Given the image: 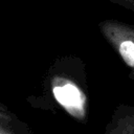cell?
<instances>
[{"mask_svg":"<svg viewBox=\"0 0 134 134\" xmlns=\"http://www.w3.org/2000/svg\"><path fill=\"white\" fill-rule=\"evenodd\" d=\"M0 134H19L18 120L0 104Z\"/></svg>","mask_w":134,"mask_h":134,"instance_id":"cell-3","label":"cell"},{"mask_svg":"<svg viewBox=\"0 0 134 134\" xmlns=\"http://www.w3.org/2000/svg\"><path fill=\"white\" fill-rule=\"evenodd\" d=\"M47 82L55 100L70 114L82 117L85 112L86 103L84 91L73 79L69 75H63L58 61L49 69Z\"/></svg>","mask_w":134,"mask_h":134,"instance_id":"cell-1","label":"cell"},{"mask_svg":"<svg viewBox=\"0 0 134 134\" xmlns=\"http://www.w3.org/2000/svg\"><path fill=\"white\" fill-rule=\"evenodd\" d=\"M102 36L129 68L134 80V26L114 19L103 20L97 25Z\"/></svg>","mask_w":134,"mask_h":134,"instance_id":"cell-2","label":"cell"},{"mask_svg":"<svg viewBox=\"0 0 134 134\" xmlns=\"http://www.w3.org/2000/svg\"><path fill=\"white\" fill-rule=\"evenodd\" d=\"M107 1L116 5H119L125 9H128L134 13V0H107Z\"/></svg>","mask_w":134,"mask_h":134,"instance_id":"cell-4","label":"cell"}]
</instances>
